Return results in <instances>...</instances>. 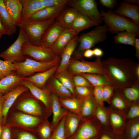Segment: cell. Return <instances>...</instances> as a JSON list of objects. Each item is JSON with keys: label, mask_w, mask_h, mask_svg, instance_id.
Segmentation results:
<instances>
[{"label": "cell", "mask_w": 139, "mask_h": 139, "mask_svg": "<svg viewBox=\"0 0 139 139\" xmlns=\"http://www.w3.org/2000/svg\"><path fill=\"white\" fill-rule=\"evenodd\" d=\"M114 87L125 88L138 83L137 64L130 59L110 57L102 61Z\"/></svg>", "instance_id": "1"}, {"label": "cell", "mask_w": 139, "mask_h": 139, "mask_svg": "<svg viewBox=\"0 0 139 139\" xmlns=\"http://www.w3.org/2000/svg\"><path fill=\"white\" fill-rule=\"evenodd\" d=\"M108 31V27L105 24L97 26L91 31L78 36L77 40L79 45L71 58L80 60L83 57L85 51L91 49L97 44L106 40Z\"/></svg>", "instance_id": "2"}, {"label": "cell", "mask_w": 139, "mask_h": 139, "mask_svg": "<svg viewBox=\"0 0 139 139\" xmlns=\"http://www.w3.org/2000/svg\"><path fill=\"white\" fill-rule=\"evenodd\" d=\"M10 109L45 119L50 115L43 104L29 90L21 94Z\"/></svg>", "instance_id": "3"}, {"label": "cell", "mask_w": 139, "mask_h": 139, "mask_svg": "<svg viewBox=\"0 0 139 139\" xmlns=\"http://www.w3.org/2000/svg\"><path fill=\"white\" fill-rule=\"evenodd\" d=\"M45 119L10 109L6 117L5 124H7L11 128L34 132Z\"/></svg>", "instance_id": "4"}, {"label": "cell", "mask_w": 139, "mask_h": 139, "mask_svg": "<svg viewBox=\"0 0 139 139\" xmlns=\"http://www.w3.org/2000/svg\"><path fill=\"white\" fill-rule=\"evenodd\" d=\"M102 20L108 27V31L117 34L125 31L139 33V27L126 18L115 13L101 10L99 11Z\"/></svg>", "instance_id": "5"}, {"label": "cell", "mask_w": 139, "mask_h": 139, "mask_svg": "<svg viewBox=\"0 0 139 139\" xmlns=\"http://www.w3.org/2000/svg\"><path fill=\"white\" fill-rule=\"evenodd\" d=\"M67 70L74 75L82 73L98 74L105 76L110 81L109 75L99 57H97L93 62L71 58Z\"/></svg>", "instance_id": "6"}, {"label": "cell", "mask_w": 139, "mask_h": 139, "mask_svg": "<svg viewBox=\"0 0 139 139\" xmlns=\"http://www.w3.org/2000/svg\"><path fill=\"white\" fill-rule=\"evenodd\" d=\"M55 19L43 21L29 20L21 21L16 25L23 30L31 44L41 45L42 37L47 28L55 21Z\"/></svg>", "instance_id": "7"}, {"label": "cell", "mask_w": 139, "mask_h": 139, "mask_svg": "<svg viewBox=\"0 0 139 139\" xmlns=\"http://www.w3.org/2000/svg\"><path fill=\"white\" fill-rule=\"evenodd\" d=\"M60 61V57L57 56L54 60L48 62L38 61L25 57L23 62L14 63L16 67L15 72L24 78L34 73L45 71L59 65Z\"/></svg>", "instance_id": "8"}, {"label": "cell", "mask_w": 139, "mask_h": 139, "mask_svg": "<svg viewBox=\"0 0 139 139\" xmlns=\"http://www.w3.org/2000/svg\"><path fill=\"white\" fill-rule=\"evenodd\" d=\"M28 41L26 33L23 29L20 28L17 39L8 48L0 53V57L11 63L24 61L25 57L22 54V48L23 44Z\"/></svg>", "instance_id": "9"}, {"label": "cell", "mask_w": 139, "mask_h": 139, "mask_svg": "<svg viewBox=\"0 0 139 139\" xmlns=\"http://www.w3.org/2000/svg\"><path fill=\"white\" fill-rule=\"evenodd\" d=\"M22 52L23 55L32 58L37 61L48 62L55 59L57 56L51 48L41 45L36 46L28 41L23 45Z\"/></svg>", "instance_id": "10"}, {"label": "cell", "mask_w": 139, "mask_h": 139, "mask_svg": "<svg viewBox=\"0 0 139 139\" xmlns=\"http://www.w3.org/2000/svg\"><path fill=\"white\" fill-rule=\"evenodd\" d=\"M66 6L74 8L99 24L102 20L94 0H68Z\"/></svg>", "instance_id": "11"}, {"label": "cell", "mask_w": 139, "mask_h": 139, "mask_svg": "<svg viewBox=\"0 0 139 139\" xmlns=\"http://www.w3.org/2000/svg\"><path fill=\"white\" fill-rule=\"evenodd\" d=\"M22 5L21 21L26 20L37 12L46 7L66 4L68 0H20Z\"/></svg>", "instance_id": "12"}, {"label": "cell", "mask_w": 139, "mask_h": 139, "mask_svg": "<svg viewBox=\"0 0 139 139\" xmlns=\"http://www.w3.org/2000/svg\"><path fill=\"white\" fill-rule=\"evenodd\" d=\"M20 84L26 86L31 94L44 105L50 115L52 113L51 98V93L45 87L39 88L31 82L24 79Z\"/></svg>", "instance_id": "13"}, {"label": "cell", "mask_w": 139, "mask_h": 139, "mask_svg": "<svg viewBox=\"0 0 139 139\" xmlns=\"http://www.w3.org/2000/svg\"><path fill=\"white\" fill-rule=\"evenodd\" d=\"M25 86L20 84L3 94V126L6 123L8 112L19 96L23 92L29 91Z\"/></svg>", "instance_id": "14"}, {"label": "cell", "mask_w": 139, "mask_h": 139, "mask_svg": "<svg viewBox=\"0 0 139 139\" xmlns=\"http://www.w3.org/2000/svg\"><path fill=\"white\" fill-rule=\"evenodd\" d=\"M66 4H61L48 6L35 13L28 20L43 21L55 19L65 8Z\"/></svg>", "instance_id": "15"}, {"label": "cell", "mask_w": 139, "mask_h": 139, "mask_svg": "<svg viewBox=\"0 0 139 139\" xmlns=\"http://www.w3.org/2000/svg\"><path fill=\"white\" fill-rule=\"evenodd\" d=\"M65 29L55 21L46 29L42 35L41 45L51 48L59 36Z\"/></svg>", "instance_id": "16"}, {"label": "cell", "mask_w": 139, "mask_h": 139, "mask_svg": "<svg viewBox=\"0 0 139 139\" xmlns=\"http://www.w3.org/2000/svg\"><path fill=\"white\" fill-rule=\"evenodd\" d=\"M78 35L72 28L65 29L62 33L51 49L57 56H60L63 51L70 41Z\"/></svg>", "instance_id": "17"}, {"label": "cell", "mask_w": 139, "mask_h": 139, "mask_svg": "<svg viewBox=\"0 0 139 139\" xmlns=\"http://www.w3.org/2000/svg\"><path fill=\"white\" fill-rule=\"evenodd\" d=\"M77 35L69 42L60 56V61L55 74L67 70L72 56L78 45Z\"/></svg>", "instance_id": "18"}, {"label": "cell", "mask_w": 139, "mask_h": 139, "mask_svg": "<svg viewBox=\"0 0 139 139\" xmlns=\"http://www.w3.org/2000/svg\"><path fill=\"white\" fill-rule=\"evenodd\" d=\"M139 9L138 5L131 4L123 2L120 3L115 13L131 18L133 23L139 26Z\"/></svg>", "instance_id": "19"}, {"label": "cell", "mask_w": 139, "mask_h": 139, "mask_svg": "<svg viewBox=\"0 0 139 139\" xmlns=\"http://www.w3.org/2000/svg\"><path fill=\"white\" fill-rule=\"evenodd\" d=\"M45 87L59 98H74L71 92L53 76L47 82Z\"/></svg>", "instance_id": "20"}, {"label": "cell", "mask_w": 139, "mask_h": 139, "mask_svg": "<svg viewBox=\"0 0 139 139\" xmlns=\"http://www.w3.org/2000/svg\"><path fill=\"white\" fill-rule=\"evenodd\" d=\"M59 65L56 66L45 71L38 73L33 75L26 77L24 79L32 83L37 87L44 88L49 79L55 74Z\"/></svg>", "instance_id": "21"}, {"label": "cell", "mask_w": 139, "mask_h": 139, "mask_svg": "<svg viewBox=\"0 0 139 139\" xmlns=\"http://www.w3.org/2000/svg\"><path fill=\"white\" fill-rule=\"evenodd\" d=\"M6 10L10 18L16 25L21 21L23 10L20 0H3Z\"/></svg>", "instance_id": "22"}, {"label": "cell", "mask_w": 139, "mask_h": 139, "mask_svg": "<svg viewBox=\"0 0 139 139\" xmlns=\"http://www.w3.org/2000/svg\"><path fill=\"white\" fill-rule=\"evenodd\" d=\"M24 78L13 72L0 80V93L4 94L20 84Z\"/></svg>", "instance_id": "23"}, {"label": "cell", "mask_w": 139, "mask_h": 139, "mask_svg": "<svg viewBox=\"0 0 139 139\" xmlns=\"http://www.w3.org/2000/svg\"><path fill=\"white\" fill-rule=\"evenodd\" d=\"M51 103L52 113L53 114L51 124L54 129L61 119L67 115L68 112L61 105L59 98L56 95L52 93Z\"/></svg>", "instance_id": "24"}, {"label": "cell", "mask_w": 139, "mask_h": 139, "mask_svg": "<svg viewBox=\"0 0 139 139\" xmlns=\"http://www.w3.org/2000/svg\"><path fill=\"white\" fill-rule=\"evenodd\" d=\"M79 12L72 7L65 8L55 19V22L65 29L71 28Z\"/></svg>", "instance_id": "25"}, {"label": "cell", "mask_w": 139, "mask_h": 139, "mask_svg": "<svg viewBox=\"0 0 139 139\" xmlns=\"http://www.w3.org/2000/svg\"><path fill=\"white\" fill-rule=\"evenodd\" d=\"M99 25L98 23L92 20L86 15L79 12L71 28L74 30L78 35L82 31Z\"/></svg>", "instance_id": "26"}, {"label": "cell", "mask_w": 139, "mask_h": 139, "mask_svg": "<svg viewBox=\"0 0 139 139\" xmlns=\"http://www.w3.org/2000/svg\"><path fill=\"white\" fill-rule=\"evenodd\" d=\"M97 133V129L91 123L86 122L79 127L75 133L68 139H92Z\"/></svg>", "instance_id": "27"}, {"label": "cell", "mask_w": 139, "mask_h": 139, "mask_svg": "<svg viewBox=\"0 0 139 139\" xmlns=\"http://www.w3.org/2000/svg\"><path fill=\"white\" fill-rule=\"evenodd\" d=\"M86 98H60L59 100L61 105L64 108L80 116L81 106Z\"/></svg>", "instance_id": "28"}, {"label": "cell", "mask_w": 139, "mask_h": 139, "mask_svg": "<svg viewBox=\"0 0 139 139\" xmlns=\"http://www.w3.org/2000/svg\"><path fill=\"white\" fill-rule=\"evenodd\" d=\"M80 116L74 113L68 112L65 116L64 127L66 139L72 136L79 127Z\"/></svg>", "instance_id": "29"}, {"label": "cell", "mask_w": 139, "mask_h": 139, "mask_svg": "<svg viewBox=\"0 0 139 139\" xmlns=\"http://www.w3.org/2000/svg\"><path fill=\"white\" fill-rule=\"evenodd\" d=\"M0 19L6 29L8 36H11L16 32L17 27L8 14L3 0H0Z\"/></svg>", "instance_id": "30"}, {"label": "cell", "mask_w": 139, "mask_h": 139, "mask_svg": "<svg viewBox=\"0 0 139 139\" xmlns=\"http://www.w3.org/2000/svg\"><path fill=\"white\" fill-rule=\"evenodd\" d=\"M54 76L71 92L74 97H76L74 75L66 70L55 74Z\"/></svg>", "instance_id": "31"}, {"label": "cell", "mask_w": 139, "mask_h": 139, "mask_svg": "<svg viewBox=\"0 0 139 139\" xmlns=\"http://www.w3.org/2000/svg\"><path fill=\"white\" fill-rule=\"evenodd\" d=\"M139 33L131 31H125L118 32L113 37L114 43L134 46L136 37Z\"/></svg>", "instance_id": "32"}, {"label": "cell", "mask_w": 139, "mask_h": 139, "mask_svg": "<svg viewBox=\"0 0 139 139\" xmlns=\"http://www.w3.org/2000/svg\"><path fill=\"white\" fill-rule=\"evenodd\" d=\"M80 74L85 78L93 87L111 85L109 80L103 75L95 74L82 73Z\"/></svg>", "instance_id": "33"}, {"label": "cell", "mask_w": 139, "mask_h": 139, "mask_svg": "<svg viewBox=\"0 0 139 139\" xmlns=\"http://www.w3.org/2000/svg\"><path fill=\"white\" fill-rule=\"evenodd\" d=\"M54 130L51 123L46 119L40 125L34 133L39 139H50Z\"/></svg>", "instance_id": "34"}, {"label": "cell", "mask_w": 139, "mask_h": 139, "mask_svg": "<svg viewBox=\"0 0 139 139\" xmlns=\"http://www.w3.org/2000/svg\"><path fill=\"white\" fill-rule=\"evenodd\" d=\"M11 128V139H39L34 132L16 128Z\"/></svg>", "instance_id": "35"}, {"label": "cell", "mask_w": 139, "mask_h": 139, "mask_svg": "<svg viewBox=\"0 0 139 139\" xmlns=\"http://www.w3.org/2000/svg\"><path fill=\"white\" fill-rule=\"evenodd\" d=\"M16 69L15 64L0 59V77L2 79L13 72Z\"/></svg>", "instance_id": "36"}, {"label": "cell", "mask_w": 139, "mask_h": 139, "mask_svg": "<svg viewBox=\"0 0 139 139\" xmlns=\"http://www.w3.org/2000/svg\"><path fill=\"white\" fill-rule=\"evenodd\" d=\"M66 116L63 118L54 129L50 139H66L64 127Z\"/></svg>", "instance_id": "37"}, {"label": "cell", "mask_w": 139, "mask_h": 139, "mask_svg": "<svg viewBox=\"0 0 139 139\" xmlns=\"http://www.w3.org/2000/svg\"><path fill=\"white\" fill-rule=\"evenodd\" d=\"M138 83L128 87L125 88L123 92L126 98L131 101L137 100L139 97V90L136 85Z\"/></svg>", "instance_id": "38"}, {"label": "cell", "mask_w": 139, "mask_h": 139, "mask_svg": "<svg viewBox=\"0 0 139 139\" xmlns=\"http://www.w3.org/2000/svg\"><path fill=\"white\" fill-rule=\"evenodd\" d=\"M93 104L91 96L86 98L83 101L81 108V116H88L92 113Z\"/></svg>", "instance_id": "39"}, {"label": "cell", "mask_w": 139, "mask_h": 139, "mask_svg": "<svg viewBox=\"0 0 139 139\" xmlns=\"http://www.w3.org/2000/svg\"><path fill=\"white\" fill-rule=\"evenodd\" d=\"M74 80L75 86L86 87L91 89L94 88L85 78L80 74L74 75Z\"/></svg>", "instance_id": "40"}, {"label": "cell", "mask_w": 139, "mask_h": 139, "mask_svg": "<svg viewBox=\"0 0 139 139\" xmlns=\"http://www.w3.org/2000/svg\"><path fill=\"white\" fill-rule=\"evenodd\" d=\"M91 89L86 87L76 86L75 90L76 97L78 95V97L86 98L91 96Z\"/></svg>", "instance_id": "41"}, {"label": "cell", "mask_w": 139, "mask_h": 139, "mask_svg": "<svg viewBox=\"0 0 139 139\" xmlns=\"http://www.w3.org/2000/svg\"><path fill=\"white\" fill-rule=\"evenodd\" d=\"M93 94L96 102L102 105L103 100V86H101L94 87Z\"/></svg>", "instance_id": "42"}, {"label": "cell", "mask_w": 139, "mask_h": 139, "mask_svg": "<svg viewBox=\"0 0 139 139\" xmlns=\"http://www.w3.org/2000/svg\"><path fill=\"white\" fill-rule=\"evenodd\" d=\"M114 87L111 85L103 86V95L104 101H108L112 95Z\"/></svg>", "instance_id": "43"}, {"label": "cell", "mask_w": 139, "mask_h": 139, "mask_svg": "<svg viewBox=\"0 0 139 139\" xmlns=\"http://www.w3.org/2000/svg\"><path fill=\"white\" fill-rule=\"evenodd\" d=\"M110 119L112 124L115 127H119L121 126L123 124L122 118L117 113H112L110 115Z\"/></svg>", "instance_id": "44"}, {"label": "cell", "mask_w": 139, "mask_h": 139, "mask_svg": "<svg viewBox=\"0 0 139 139\" xmlns=\"http://www.w3.org/2000/svg\"><path fill=\"white\" fill-rule=\"evenodd\" d=\"M12 128L8 125L5 124L2 127L0 139H11Z\"/></svg>", "instance_id": "45"}, {"label": "cell", "mask_w": 139, "mask_h": 139, "mask_svg": "<svg viewBox=\"0 0 139 139\" xmlns=\"http://www.w3.org/2000/svg\"><path fill=\"white\" fill-rule=\"evenodd\" d=\"M112 103L113 105L119 109L121 110L125 107V104L124 101L119 96L116 95L114 97Z\"/></svg>", "instance_id": "46"}, {"label": "cell", "mask_w": 139, "mask_h": 139, "mask_svg": "<svg viewBox=\"0 0 139 139\" xmlns=\"http://www.w3.org/2000/svg\"><path fill=\"white\" fill-rule=\"evenodd\" d=\"M139 133V123H135L131 126L129 132V137L130 139H135Z\"/></svg>", "instance_id": "47"}, {"label": "cell", "mask_w": 139, "mask_h": 139, "mask_svg": "<svg viewBox=\"0 0 139 139\" xmlns=\"http://www.w3.org/2000/svg\"><path fill=\"white\" fill-rule=\"evenodd\" d=\"M96 115L97 118L102 124H105L107 122L106 114L101 108L98 107L96 111Z\"/></svg>", "instance_id": "48"}, {"label": "cell", "mask_w": 139, "mask_h": 139, "mask_svg": "<svg viewBox=\"0 0 139 139\" xmlns=\"http://www.w3.org/2000/svg\"><path fill=\"white\" fill-rule=\"evenodd\" d=\"M128 116L130 118L133 119L139 116V107L137 105L132 106L130 108L128 114Z\"/></svg>", "instance_id": "49"}, {"label": "cell", "mask_w": 139, "mask_h": 139, "mask_svg": "<svg viewBox=\"0 0 139 139\" xmlns=\"http://www.w3.org/2000/svg\"><path fill=\"white\" fill-rule=\"evenodd\" d=\"M100 3L103 6L109 8H112L115 6L116 1L115 0H100Z\"/></svg>", "instance_id": "50"}, {"label": "cell", "mask_w": 139, "mask_h": 139, "mask_svg": "<svg viewBox=\"0 0 139 139\" xmlns=\"http://www.w3.org/2000/svg\"><path fill=\"white\" fill-rule=\"evenodd\" d=\"M3 94L0 93V126H3V109L4 102Z\"/></svg>", "instance_id": "51"}, {"label": "cell", "mask_w": 139, "mask_h": 139, "mask_svg": "<svg viewBox=\"0 0 139 139\" xmlns=\"http://www.w3.org/2000/svg\"><path fill=\"white\" fill-rule=\"evenodd\" d=\"M8 35V33L0 19V39L3 35Z\"/></svg>", "instance_id": "52"}, {"label": "cell", "mask_w": 139, "mask_h": 139, "mask_svg": "<svg viewBox=\"0 0 139 139\" xmlns=\"http://www.w3.org/2000/svg\"><path fill=\"white\" fill-rule=\"evenodd\" d=\"M93 50L94 56L97 57H100L103 55V51L100 48H96Z\"/></svg>", "instance_id": "53"}, {"label": "cell", "mask_w": 139, "mask_h": 139, "mask_svg": "<svg viewBox=\"0 0 139 139\" xmlns=\"http://www.w3.org/2000/svg\"><path fill=\"white\" fill-rule=\"evenodd\" d=\"M134 46L135 49L136 57L139 59V39L136 38L135 41Z\"/></svg>", "instance_id": "54"}, {"label": "cell", "mask_w": 139, "mask_h": 139, "mask_svg": "<svg viewBox=\"0 0 139 139\" xmlns=\"http://www.w3.org/2000/svg\"><path fill=\"white\" fill-rule=\"evenodd\" d=\"M94 56L93 50L89 49L85 51L83 54V56L87 58H90Z\"/></svg>", "instance_id": "55"}, {"label": "cell", "mask_w": 139, "mask_h": 139, "mask_svg": "<svg viewBox=\"0 0 139 139\" xmlns=\"http://www.w3.org/2000/svg\"><path fill=\"white\" fill-rule=\"evenodd\" d=\"M124 2L132 5H138L139 4L138 0H125L124 1Z\"/></svg>", "instance_id": "56"}, {"label": "cell", "mask_w": 139, "mask_h": 139, "mask_svg": "<svg viewBox=\"0 0 139 139\" xmlns=\"http://www.w3.org/2000/svg\"><path fill=\"white\" fill-rule=\"evenodd\" d=\"M100 139H112V138L108 135L104 134L101 136Z\"/></svg>", "instance_id": "57"}, {"label": "cell", "mask_w": 139, "mask_h": 139, "mask_svg": "<svg viewBox=\"0 0 139 139\" xmlns=\"http://www.w3.org/2000/svg\"><path fill=\"white\" fill-rule=\"evenodd\" d=\"M136 73L137 78L138 79L139 78V65L137 64L136 69Z\"/></svg>", "instance_id": "58"}, {"label": "cell", "mask_w": 139, "mask_h": 139, "mask_svg": "<svg viewBox=\"0 0 139 139\" xmlns=\"http://www.w3.org/2000/svg\"><path fill=\"white\" fill-rule=\"evenodd\" d=\"M2 127H2L0 126V137L2 132Z\"/></svg>", "instance_id": "59"}, {"label": "cell", "mask_w": 139, "mask_h": 139, "mask_svg": "<svg viewBox=\"0 0 139 139\" xmlns=\"http://www.w3.org/2000/svg\"><path fill=\"white\" fill-rule=\"evenodd\" d=\"M135 139H139V135L136 137V138H135Z\"/></svg>", "instance_id": "60"}, {"label": "cell", "mask_w": 139, "mask_h": 139, "mask_svg": "<svg viewBox=\"0 0 139 139\" xmlns=\"http://www.w3.org/2000/svg\"><path fill=\"white\" fill-rule=\"evenodd\" d=\"M92 139H95V138H92Z\"/></svg>", "instance_id": "61"}, {"label": "cell", "mask_w": 139, "mask_h": 139, "mask_svg": "<svg viewBox=\"0 0 139 139\" xmlns=\"http://www.w3.org/2000/svg\"><path fill=\"white\" fill-rule=\"evenodd\" d=\"M1 78L0 77V80H1Z\"/></svg>", "instance_id": "62"}]
</instances>
